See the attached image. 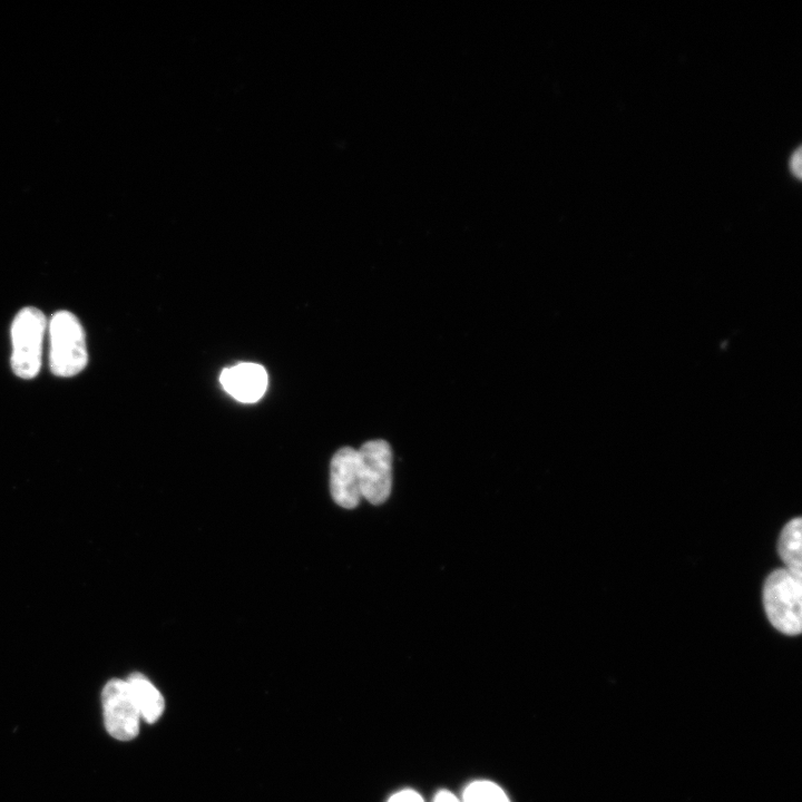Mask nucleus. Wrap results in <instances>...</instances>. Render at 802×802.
Listing matches in <instances>:
<instances>
[{"mask_svg": "<svg viewBox=\"0 0 802 802\" xmlns=\"http://www.w3.org/2000/svg\"><path fill=\"white\" fill-rule=\"evenodd\" d=\"M763 604L770 623L785 635L802 629V578L785 568L773 570L763 587Z\"/></svg>", "mask_w": 802, "mask_h": 802, "instance_id": "f257e3e1", "label": "nucleus"}, {"mask_svg": "<svg viewBox=\"0 0 802 802\" xmlns=\"http://www.w3.org/2000/svg\"><path fill=\"white\" fill-rule=\"evenodd\" d=\"M49 364L55 375L69 378L81 372L88 362L82 325L69 311L56 312L49 322Z\"/></svg>", "mask_w": 802, "mask_h": 802, "instance_id": "f03ea898", "label": "nucleus"}, {"mask_svg": "<svg viewBox=\"0 0 802 802\" xmlns=\"http://www.w3.org/2000/svg\"><path fill=\"white\" fill-rule=\"evenodd\" d=\"M46 329V316L36 307H25L14 316L11 325L10 361L17 376L29 380L39 373Z\"/></svg>", "mask_w": 802, "mask_h": 802, "instance_id": "7ed1b4c3", "label": "nucleus"}, {"mask_svg": "<svg viewBox=\"0 0 802 802\" xmlns=\"http://www.w3.org/2000/svg\"><path fill=\"white\" fill-rule=\"evenodd\" d=\"M358 451L361 497L372 505L383 503L392 488V450L383 439L369 440Z\"/></svg>", "mask_w": 802, "mask_h": 802, "instance_id": "20e7f679", "label": "nucleus"}, {"mask_svg": "<svg viewBox=\"0 0 802 802\" xmlns=\"http://www.w3.org/2000/svg\"><path fill=\"white\" fill-rule=\"evenodd\" d=\"M101 703L105 727L113 737L128 741L137 736L141 718L126 679H110L104 686Z\"/></svg>", "mask_w": 802, "mask_h": 802, "instance_id": "39448f33", "label": "nucleus"}, {"mask_svg": "<svg viewBox=\"0 0 802 802\" xmlns=\"http://www.w3.org/2000/svg\"><path fill=\"white\" fill-rule=\"evenodd\" d=\"M330 491L342 508L353 509L361 500L358 451L352 447L340 448L330 463Z\"/></svg>", "mask_w": 802, "mask_h": 802, "instance_id": "423d86ee", "label": "nucleus"}, {"mask_svg": "<svg viewBox=\"0 0 802 802\" xmlns=\"http://www.w3.org/2000/svg\"><path fill=\"white\" fill-rule=\"evenodd\" d=\"M219 382L235 400L251 403L263 397L267 389L268 376L261 364L241 362L225 368L219 375Z\"/></svg>", "mask_w": 802, "mask_h": 802, "instance_id": "0eeeda50", "label": "nucleus"}, {"mask_svg": "<svg viewBox=\"0 0 802 802\" xmlns=\"http://www.w3.org/2000/svg\"><path fill=\"white\" fill-rule=\"evenodd\" d=\"M140 718L148 723L156 722L163 714L165 702L160 692L143 674L133 673L126 679Z\"/></svg>", "mask_w": 802, "mask_h": 802, "instance_id": "6e6552de", "label": "nucleus"}, {"mask_svg": "<svg viewBox=\"0 0 802 802\" xmlns=\"http://www.w3.org/2000/svg\"><path fill=\"white\" fill-rule=\"evenodd\" d=\"M801 528L800 517L790 520L783 527L777 541V552L785 564V569L799 578H802Z\"/></svg>", "mask_w": 802, "mask_h": 802, "instance_id": "1a4fd4ad", "label": "nucleus"}, {"mask_svg": "<svg viewBox=\"0 0 802 802\" xmlns=\"http://www.w3.org/2000/svg\"><path fill=\"white\" fill-rule=\"evenodd\" d=\"M461 802H510V800L498 784L479 780L464 789Z\"/></svg>", "mask_w": 802, "mask_h": 802, "instance_id": "9d476101", "label": "nucleus"}, {"mask_svg": "<svg viewBox=\"0 0 802 802\" xmlns=\"http://www.w3.org/2000/svg\"><path fill=\"white\" fill-rule=\"evenodd\" d=\"M388 802H424L422 796L414 790L404 789L394 793Z\"/></svg>", "mask_w": 802, "mask_h": 802, "instance_id": "9b49d317", "label": "nucleus"}, {"mask_svg": "<svg viewBox=\"0 0 802 802\" xmlns=\"http://www.w3.org/2000/svg\"><path fill=\"white\" fill-rule=\"evenodd\" d=\"M801 147H798L791 154L789 158V169L796 179H801L802 176V157Z\"/></svg>", "mask_w": 802, "mask_h": 802, "instance_id": "f8f14e48", "label": "nucleus"}, {"mask_svg": "<svg viewBox=\"0 0 802 802\" xmlns=\"http://www.w3.org/2000/svg\"><path fill=\"white\" fill-rule=\"evenodd\" d=\"M433 802H461L453 793L442 790L438 792L433 799Z\"/></svg>", "mask_w": 802, "mask_h": 802, "instance_id": "ddd939ff", "label": "nucleus"}]
</instances>
